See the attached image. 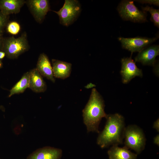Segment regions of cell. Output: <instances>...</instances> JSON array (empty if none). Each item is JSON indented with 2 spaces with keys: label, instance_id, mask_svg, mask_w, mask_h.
Segmentation results:
<instances>
[{
  "label": "cell",
  "instance_id": "23",
  "mask_svg": "<svg viewBox=\"0 0 159 159\" xmlns=\"http://www.w3.org/2000/svg\"><path fill=\"white\" fill-rule=\"evenodd\" d=\"M153 143L158 145L159 146V134L156 135L153 138Z\"/></svg>",
  "mask_w": 159,
  "mask_h": 159
},
{
  "label": "cell",
  "instance_id": "26",
  "mask_svg": "<svg viewBox=\"0 0 159 159\" xmlns=\"http://www.w3.org/2000/svg\"><path fill=\"white\" fill-rule=\"evenodd\" d=\"M0 110L4 111V110L5 109L3 106L0 105Z\"/></svg>",
  "mask_w": 159,
  "mask_h": 159
},
{
  "label": "cell",
  "instance_id": "19",
  "mask_svg": "<svg viewBox=\"0 0 159 159\" xmlns=\"http://www.w3.org/2000/svg\"><path fill=\"white\" fill-rule=\"evenodd\" d=\"M6 31L9 33L13 35L17 34L21 30L19 24L16 21L9 22L6 28Z\"/></svg>",
  "mask_w": 159,
  "mask_h": 159
},
{
  "label": "cell",
  "instance_id": "3",
  "mask_svg": "<svg viewBox=\"0 0 159 159\" xmlns=\"http://www.w3.org/2000/svg\"><path fill=\"white\" fill-rule=\"evenodd\" d=\"M29 48L27 34L24 32L17 38L4 37L1 50L8 58L13 59L17 58Z\"/></svg>",
  "mask_w": 159,
  "mask_h": 159
},
{
  "label": "cell",
  "instance_id": "8",
  "mask_svg": "<svg viewBox=\"0 0 159 159\" xmlns=\"http://www.w3.org/2000/svg\"><path fill=\"white\" fill-rule=\"evenodd\" d=\"M121 62L122 66L120 73L123 83H128L136 76H143L142 70L137 67L135 62L132 59L131 56L130 57L122 59Z\"/></svg>",
  "mask_w": 159,
  "mask_h": 159
},
{
  "label": "cell",
  "instance_id": "11",
  "mask_svg": "<svg viewBox=\"0 0 159 159\" xmlns=\"http://www.w3.org/2000/svg\"><path fill=\"white\" fill-rule=\"evenodd\" d=\"M62 154L61 149L47 146L34 151L26 159H60Z\"/></svg>",
  "mask_w": 159,
  "mask_h": 159
},
{
  "label": "cell",
  "instance_id": "7",
  "mask_svg": "<svg viewBox=\"0 0 159 159\" xmlns=\"http://www.w3.org/2000/svg\"><path fill=\"white\" fill-rule=\"evenodd\" d=\"M118 39L122 47L130 51L132 54L133 52H140L155 42L157 38L138 37L130 38L120 37Z\"/></svg>",
  "mask_w": 159,
  "mask_h": 159
},
{
  "label": "cell",
  "instance_id": "1",
  "mask_svg": "<svg viewBox=\"0 0 159 159\" xmlns=\"http://www.w3.org/2000/svg\"><path fill=\"white\" fill-rule=\"evenodd\" d=\"M103 130L99 133L97 143L102 148L123 143L125 128L124 117L118 113L107 114Z\"/></svg>",
  "mask_w": 159,
  "mask_h": 159
},
{
  "label": "cell",
  "instance_id": "12",
  "mask_svg": "<svg viewBox=\"0 0 159 159\" xmlns=\"http://www.w3.org/2000/svg\"><path fill=\"white\" fill-rule=\"evenodd\" d=\"M36 68L42 76L53 83L55 81L52 64L48 56L43 53L39 55Z\"/></svg>",
  "mask_w": 159,
  "mask_h": 159
},
{
  "label": "cell",
  "instance_id": "13",
  "mask_svg": "<svg viewBox=\"0 0 159 159\" xmlns=\"http://www.w3.org/2000/svg\"><path fill=\"white\" fill-rule=\"evenodd\" d=\"M52 65L54 78L64 80L70 76L72 66L71 63L52 59Z\"/></svg>",
  "mask_w": 159,
  "mask_h": 159
},
{
  "label": "cell",
  "instance_id": "6",
  "mask_svg": "<svg viewBox=\"0 0 159 159\" xmlns=\"http://www.w3.org/2000/svg\"><path fill=\"white\" fill-rule=\"evenodd\" d=\"M80 6L78 1L65 0L63 6L59 10L53 11L59 16L60 23L67 26L77 17L80 11Z\"/></svg>",
  "mask_w": 159,
  "mask_h": 159
},
{
  "label": "cell",
  "instance_id": "21",
  "mask_svg": "<svg viewBox=\"0 0 159 159\" xmlns=\"http://www.w3.org/2000/svg\"><path fill=\"white\" fill-rule=\"evenodd\" d=\"M139 2L141 3H147L150 4H154L159 6V0H142L139 1Z\"/></svg>",
  "mask_w": 159,
  "mask_h": 159
},
{
  "label": "cell",
  "instance_id": "15",
  "mask_svg": "<svg viewBox=\"0 0 159 159\" xmlns=\"http://www.w3.org/2000/svg\"><path fill=\"white\" fill-rule=\"evenodd\" d=\"M30 72L29 88L35 92H45L47 89V85L42 76L36 68Z\"/></svg>",
  "mask_w": 159,
  "mask_h": 159
},
{
  "label": "cell",
  "instance_id": "24",
  "mask_svg": "<svg viewBox=\"0 0 159 159\" xmlns=\"http://www.w3.org/2000/svg\"><path fill=\"white\" fill-rule=\"evenodd\" d=\"M4 38L3 34L0 33V51L1 50Z\"/></svg>",
  "mask_w": 159,
  "mask_h": 159
},
{
  "label": "cell",
  "instance_id": "20",
  "mask_svg": "<svg viewBox=\"0 0 159 159\" xmlns=\"http://www.w3.org/2000/svg\"><path fill=\"white\" fill-rule=\"evenodd\" d=\"M9 22L8 16L4 15L0 11V33H3Z\"/></svg>",
  "mask_w": 159,
  "mask_h": 159
},
{
  "label": "cell",
  "instance_id": "22",
  "mask_svg": "<svg viewBox=\"0 0 159 159\" xmlns=\"http://www.w3.org/2000/svg\"><path fill=\"white\" fill-rule=\"evenodd\" d=\"M153 128L156 130L157 132H159V119L158 118L153 123Z\"/></svg>",
  "mask_w": 159,
  "mask_h": 159
},
{
  "label": "cell",
  "instance_id": "17",
  "mask_svg": "<svg viewBox=\"0 0 159 159\" xmlns=\"http://www.w3.org/2000/svg\"><path fill=\"white\" fill-rule=\"evenodd\" d=\"M30 75V71L23 74L20 79L10 90L9 97L15 94L22 93L27 88H29Z\"/></svg>",
  "mask_w": 159,
  "mask_h": 159
},
{
  "label": "cell",
  "instance_id": "10",
  "mask_svg": "<svg viewBox=\"0 0 159 159\" xmlns=\"http://www.w3.org/2000/svg\"><path fill=\"white\" fill-rule=\"evenodd\" d=\"M159 54V46L153 45L139 52L135 60V62H141L143 65L154 66L156 62L155 58Z\"/></svg>",
  "mask_w": 159,
  "mask_h": 159
},
{
  "label": "cell",
  "instance_id": "2",
  "mask_svg": "<svg viewBox=\"0 0 159 159\" xmlns=\"http://www.w3.org/2000/svg\"><path fill=\"white\" fill-rule=\"evenodd\" d=\"M105 105L102 96L95 88L92 89L89 100L82 110L83 122L87 132L99 133V126L103 117H106Z\"/></svg>",
  "mask_w": 159,
  "mask_h": 159
},
{
  "label": "cell",
  "instance_id": "9",
  "mask_svg": "<svg viewBox=\"0 0 159 159\" xmlns=\"http://www.w3.org/2000/svg\"><path fill=\"white\" fill-rule=\"evenodd\" d=\"M35 20L41 23L50 11L49 1L48 0H28L26 3Z\"/></svg>",
  "mask_w": 159,
  "mask_h": 159
},
{
  "label": "cell",
  "instance_id": "4",
  "mask_svg": "<svg viewBox=\"0 0 159 159\" xmlns=\"http://www.w3.org/2000/svg\"><path fill=\"white\" fill-rule=\"evenodd\" d=\"M124 147L134 150L138 154L144 149L146 138L144 132L140 127L131 125L125 127L124 133Z\"/></svg>",
  "mask_w": 159,
  "mask_h": 159
},
{
  "label": "cell",
  "instance_id": "14",
  "mask_svg": "<svg viewBox=\"0 0 159 159\" xmlns=\"http://www.w3.org/2000/svg\"><path fill=\"white\" fill-rule=\"evenodd\" d=\"M25 3L24 0H0V11L7 16L17 14Z\"/></svg>",
  "mask_w": 159,
  "mask_h": 159
},
{
  "label": "cell",
  "instance_id": "16",
  "mask_svg": "<svg viewBox=\"0 0 159 159\" xmlns=\"http://www.w3.org/2000/svg\"><path fill=\"white\" fill-rule=\"evenodd\" d=\"M109 159H136L137 154L123 147L112 145L107 151Z\"/></svg>",
  "mask_w": 159,
  "mask_h": 159
},
{
  "label": "cell",
  "instance_id": "18",
  "mask_svg": "<svg viewBox=\"0 0 159 159\" xmlns=\"http://www.w3.org/2000/svg\"><path fill=\"white\" fill-rule=\"evenodd\" d=\"M142 9L144 11H149L151 14L150 20L154 24L155 26L159 27V10L150 7L148 6L145 7H142Z\"/></svg>",
  "mask_w": 159,
  "mask_h": 159
},
{
  "label": "cell",
  "instance_id": "5",
  "mask_svg": "<svg viewBox=\"0 0 159 159\" xmlns=\"http://www.w3.org/2000/svg\"><path fill=\"white\" fill-rule=\"evenodd\" d=\"M117 10L121 17L125 20L143 22L146 20V14L139 10L133 1L124 0L119 4Z\"/></svg>",
  "mask_w": 159,
  "mask_h": 159
},
{
  "label": "cell",
  "instance_id": "27",
  "mask_svg": "<svg viewBox=\"0 0 159 159\" xmlns=\"http://www.w3.org/2000/svg\"><path fill=\"white\" fill-rule=\"evenodd\" d=\"M3 66V63L1 60L0 59V69Z\"/></svg>",
  "mask_w": 159,
  "mask_h": 159
},
{
  "label": "cell",
  "instance_id": "25",
  "mask_svg": "<svg viewBox=\"0 0 159 159\" xmlns=\"http://www.w3.org/2000/svg\"><path fill=\"white\" fill-rule=\"evenodd\" d=\"M6 56L5 53L2 50L0 51V59H3Z\"/></svg>",
  "mask_w": 159,
  "mask_h": 159
}]
</instances>
